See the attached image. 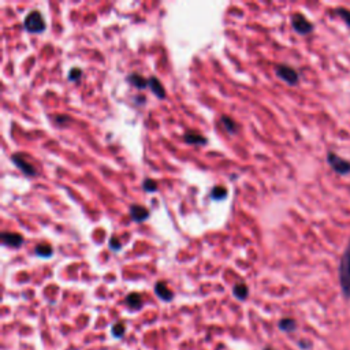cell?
<instances>
[{"label": "cell", "mask_w": 350, "mask_h": 350, "mask_svg": "<svg viewBox=\"0 0 350 350\" xmlns=\"http://www.w3.org/2000/svg\"><path fill=\"white\" fill-rule=\"evenodd\" d=\"M339 281L342 293L346 299H350V242L347 245L346 251L343 253L341 266H339Z\"/></svg>", "instance_id": "obj_1"}, {"label": "cell", "mask_w": 350, "mask_h": 350, "mask_svg": "<svg viewBox=\"0 0 350 350\" xmlns=\"http://www.w3.org/2000/svg\"><path fill=\"white\" fill-rule=\"evenodd\" d=\"M25 29L30 33H41L45 29V24H44V20L41 14L39 11H32L29 14L26 18H25L24 22Z\"/></svg>", "instance_id": "obj_2"}, {"label": "cell", "mask_w": 350, "mask_h": 350, "mask_svg": "<svg viewBox=\"0 0 350 350\" xmlns=\"http://www.w3.org/2000/svg\"><path fill=\"white\" fill-rule=\"evenodd\" d=\"M327 160H328V164L331 166V168L334 170L335 172H338L341 175H346L350 172V162L342 159L341 156H338L334 152H330L328 156H327Z\"/></svg>", "instance_id": "obj_3"}, {"label": "cell", "mask_w": 350, "mask_h": 350, "mask_svg": "<svg viewBox=\"0 0 350 350\" xmlns=\"http://www.w3.org/2000/svg\"><path fill=\"white\" fill-rule=\"evenodd\" d=\"M275 73H276V76L281 80H283L289 85H295L299 82V74H297V72H295L294 68L286 66V64H278L275 67Z\"/></svg>", "instance_id": "obj_4"}, {"label": "cell", "mask_w": 350, "mask_h": 350, "mask_svg": "<svg viewBox=\"0 0 350 350\" xmlns=\"http://www.w3.org/2000/svg\"><path fill=\"white\" fill-rule=\"evenodd\" d=\"M291 25H293L295 32L300 33V34H308L313 29V25L310 24L303 14H294L291 16Z\"/></svg>", "instance_id": "obj_5"}, {"label": "cell", "mask_w": 350, "mask_h": 350, "mask_svg": "<svg viewBox=\"0 0 350 350\" xmlns=\"http://www.w3.org/2000/svg\"><path fill=\"white\" fill-rule=\"evenodd\" d=\"M2 242L6 247L11 248H20L22 243H24V237L16 233H7V231H3L2 233Z\"/></svg>", "instance_id": "obj_6"}, {"label": "cell", "mask_w": 350, "mask_h": 350, "mask_svg": "<svg viewBox=\"0 0 350 350\" xmlns=\"http://www.w3.org/2000/svg\"><path fill=\"white\" fill-rule=\"evenodd\" d=\"M11 160H12V163L15 164L16 167L20 168L21 171L24 172V174L29 175V177H34V175H36V170H34V167H33L32 164L26 163L22 156L14 155L11 157Z\"/></svg>", "instance_id": "obj_7"}, {"label": "cell", "mask_w": 350, "mask_h": 350, "mask_svg": "<svg viewBox=\"0 0 350 350\" xmlns=\"http://www.w3.org/2000/svg\"><path fill=\"white\" fill-rule=\"evenodd\" d=\"M130 216L134 222L141 223L149 218V211H148L145 207H143V205L134 204V205H131L130 207Z\"/></svg>", "instance_id": "obj_8"}, {"label": "cell", "mask_w": 350, "mask_h": 350, "mask_svg": "<svg viewBox=\"0 0 350 350\" xmlns=\"http://www.w3.org/2000/svg\"><path fill=\"white\" fill-rule=\"evenodd\" d=\"M155 293H156V295L162 300V301H167L168 303V301H171V300L174 299V293L168 289V286L164 282L156 283Z\"/></svg>", "instance_id": "obj_9"}, {"label": "cell", "mask_w": 350, "mask_h": 350, "mask_svg": "<svg viewBox=\"0 0 350 350\" xmlns=\"http://www.w3.org/2000/svg\"><path fill=\"white\" fill-rule=\"evenodd\" d=\"M148 86L151 87L152 92L155 93L159 99H164L166 97V91H164L163 85L160 84V81L156 77H152L148 80Z\"/></svg>", "instance_id": "obj_10"}, {"label": "cell", "mask_w": 350, "mask_h": 350, "mask_svg": "<svg viewBox=\"0 0 350 350\" xmlns=\"http://www.w3.org/2000/svg\"><path fill=\"white\" fill-rule=\"evenodd\" d=\"M125 301H126V305L131 310H138L143 306V299H141V295L138 293H130V294H128Z\"/></svg>", "instance_id": "obj_11"}, {"label": "cell", "mask_w": 350, "mask_h": 350, "mask_svg": "<svg viewBox=\"0 0 350 350\" xmlns=\"http://www.w3.org/2000/svg\"><path fill=\"white\" fill-rule=\"evenodd\" d=\"M233 294L237 300L239 301H243V300L248 299V294H249V289L245 283H237L234 287H233Z\"/></svg>", "instance_id": "obj_12"}, {"label": "cell", "mask_w": 350, "mask_h": 350, "mask_svg": "<svg viewBox=\"0 0 350 350\" xmlns=\"http://www.w3.org/2000/svg\"><path fill=\"white\" fill-rule=\"evenodd\" d=\"M185 139H186L187 144H193V145H204L207 143V138L204 135L199 134V133H195V131H187L185 134Z\"/></svg>", "instance_id": "obj_13"}, {"label": "cell", "mask_w": 350, "mask_h": 350, "mask_svg": "<svg viewBox=\"0 0 350 350\" xmlns=\"http://www.w3.org/2000/svg\"><path fill=\"white\" fill-rule=\"evenodd\" d=\"M278 327H279V330L283 331V332H293V331L295 330L297 324H295L294 319L285 318L279 320Z\"/></svg>", "instance_id": "obj_14"}, {"label": "cell", "mask_w": 350, "mask_h": 350, "mask_svg": "<svg viewBox=\"0 0 350 350\" xmlns=\"http://www.w3.org/2000/svg\"><path fill=\"white\" fill-rule=\"evenodd\" d=\"M128 81L133 85V86L137 87V89H145V87L148 86V80H145L143 76H139L137 73L130 74V76L128 77Z\"/></svg>", "instance_id": "obj_15"}, {"label": "cell", "mask_w": 350, "mask_h": 350, "mask_svg": "<svg viewBox=\"0 0 350 350\" xmlns=\"http://www.w3.org/2000/svg\"><path fill=\"white\" fill-rule=\"evenodd\" d=\"M34 253H36V256H39V257L48 259V257H51L54 252H52V247L49 243H40V245H37L36 249H34Z\"/></svg>", "instance_id": "obj_16"}, {"label": "cell", "mask_w": 350, "mask_h": 350, "mask_svg": "<svg viewBox=\"0 0 350 350\" xmlns=\"http://www.w3.org/2000/svg\"><path fill=\"white\" fill-rule=\"evenodd\" d=\"M125 332H126V326H125L124 322L115 323V324L111 327V335L114 338L116 339L122 338L125 335Z\"/></svg>", "instance_id": "obj_17"}, {"label": "cell", "mask_w": 350, "mask_h": 350, "mask_svg": "<svg viewBox=\"0 0 350 350\" xmlns=\"http://www.w3.org/2000/svg\"><path fill=\"white\" fill-rule=\"evenodd\" d=\"M227 197V189L223 186H215L211 191V199L218 201V200H224Z\"/></svg>", "instance_id": "obj_18"}, {"label": "cell", "mask_w": 350, "mask_h": 350, "mask_svg": "<svg viewBox=\"0 0 350 350\" xmlns=\"http://www.w3.org/2000/svg\"><path fill=\"white\" fill-rule=\"evenodd\" d=\"M222 125L229 133H237V130H238V125L229 116H222Z\"/></svg>", "instance_id": "obj_19"}, {"label": "cell", "mask_w": 350, "mask_h": 350, "mask_svg": "<svg viewBox=\"0 0 350 350\" xmlns=\"http://www.w3.org/2000/svg\"><path fill=\"white\" fill-rule=\"evenodd\" d=\"M143 187H144V190L148 191V193H151V191L157 190V183H156V181H153V179L147 178L143 182Z\"/></svg>", "instance_id": "obj_20"}, {"label": "cell", "mask_w": 350, "mask_h": 350, "mask_svg": "<svg viewBox=\"0 0 350 350\" xmlns=\"http://www.w3.org/2000/svg\"><path fill=\"white\" fill-rule=\"evenodd\" d=\"M81 77H82L81 68L74 67L70 70V73H68V81H72V82H78V81L81 80Z\"/></svg>", "instance_id": "obj_21"}, {"label": "cell", "mask_w": 350, "mask_h": 350, "mask_svg": "<svg viewBox=\"0 0 350 350\" xmlns=\"http://www.w3.org/2000/svg\"><path fill=\"white\" fill-rule=\"evenodd\" d=\"M335 14L339 16V18H342L343 21H345V24L347 25V26H350V11L349 10H343V8H338V10H335Z\"/></svg>", "instance_id": "obj_22"}, {"label": "cell", "mask_w": 350, "mask_h": 350, "mask_svg": "<svg viewBox=\"0 0 350 350\" xmlns=\"http://www.w3.org/2000/svg\"><path fill=\"white\" fill-rule=\"evenodd\" d=\"M120 247H122V245L116 241V238H112L111 241H110V248H111L112 251H118V249H120Z\"/></svg>", "instance_id": "obj_23"}, {"label": "cell", "mask_w": 350, "mask_h": 350, "mask_svg": "<svg viewBox=\"0 0 350 350\" xmlns=\"http://www.w3.org/2000/svg\"><path fill=\"white\" fill-rule=\"evenodd\" d=\"M68 116H64V115H59V116H56L55 118V122L58 125H64L66 122H68Z\"/></svg>", "instance_id": "obj_24"}, {"label": "cell", "mask_w": 350, "mask_h": 350, "mask_svg": "<svg viewBox=\"0 0 350 350\" xmlns=\"http://www.w3.org/2000/svg\"><path fill=\"white\" fill-rule=\"evenodd\" d=\"M300 347L308 349V347H309V342H308V341H300Z\"/></svg>", "instance_id": "obj_25"}, {"label": "cell", "mask_w": 350, "mask_h": 350, "mask_svg": "<svg viewBox=\"0 0 350 350\" xmlns=\"http://www.w3.org/2000/svg\"><path fill=\"white\" fill-rule=\"evenodd\" d=\"M262 350H274V349H271V347H264Z\"/></svg>", "instance_id": "obj_26"}]
</instances>
